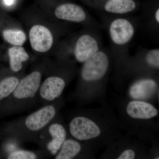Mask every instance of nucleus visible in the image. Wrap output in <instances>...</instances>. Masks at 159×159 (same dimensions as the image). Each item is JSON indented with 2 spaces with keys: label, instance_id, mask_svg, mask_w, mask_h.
<instances>
[{
  "label": "nucleus",
  "instance_id": "nucleus-6",
  "mask_svg": "<svg viewBox=\"0 0 159 159\" xmlns=\"http://www.w3.org/2000/svg\"><path fill=\"white\" fill-rule=\"evenodd\" d=\"M29 38L32 49L41 53L48 51L53 43L51 31L44 26L39 25L33 26L30 29Z\"/></svg>",
  "mask_w": 159,
  "mask_h": 159
},
{
  "label": "nucleus",
  "instance_id": "nucleus-18",
  "mask_svg": "<svg viewBox=\"0 0 159 159\" xmlns=\"http://www.w3.org/2000/svg\"><path fill=\"white\" fill-rule=\"evenodd\" d=\"M8 159H36L38 156L35 152L30 151L16 150L12 151L7 154Z\"/></svg>",
  "mask_w": 159,
  "mask_h": 159
},
{
  "label": "nucleus",
  "instance_id": "nucleus-22",
  "mask_svg": "<svg viewBox=\"0 0 159 159\" xmlns=\"http://www.w3.org/2000/svg\"><path fill=\"white\" fill-rule=\"evenodd\" d=\"M5 4L8 6H10L13 4V0H4Z\"/></svg>",
  "mask_w": 159,
  "mask_h": 159
},
{
  "label": "nucleus",
  "instance_id": "nucleus-17",
  "mask_svg": "<svg viewBox=\"0 0 159 159\" xmlns=\"http://www.w3.org/2000/svg\"><path fill=\"white\" fill-rule=\"evenodd\" d=\"M3 36L6 42L15 46L23 45L26 40V34L21 30H5L3 32Z\"/></svg>",
  "mask_w": 159,
  "mask_h": 159
},
{
  "label": "nucleus",
  "instance_id": "nucleus-12",
  "mask_svg": "<svg viewBox=\"0 0 159 159\" xmlns=\"http://www.w3.org/2000/svg\"><path fill=\"white\" fill-rule=\"evenodd\" d=\"M157 88L156 82L153 80H141L131 87L129 94L134 99H145L153 95Z\"/></svg>",
  "mask_w": 159,
  "mask_h": 159
},
{
  "label": "nucleus",
  "instance_id": "nucleus-8",
  "mask_svg": "<svg viewBox=\"0 0 159 159\" xmlns=\"http://www.w3.org/2000/svg\"><path fill=\"white\" fill-rule=\"evenodd\" d=\"M99 51V44L96 39L89 34H84L77 40L74 55L77 61L84 63Z\"/></svg>",
  "mask_w": 159,
  "mask_h": 159
},
{
  "label": "nucleus",
  "instance_id": "nucleus-10",
  "mask_svg": "<svg viewBox=\"0 0 159 159\" xmlns=\"http://www.w3.org/2000/svg\"><path fill=\"white\" fill-rule=\"evenodd\" d=\"M126 112L134 119H147L156 116L158 111L153 105L141 101H132L128 103Z\"/></svg>",
  "mask_w": 159,
  "mask_h": 159
},
{
  "label": "nucleus",
  "instance_id": "nucleus-14",
  "mask_svg": "<svg viewBox=\"0 0 159 159\" xmlns=\"http://www.w3.org/2000/svg\"><path fill=\"white\" fill-rule=\"evenodd\" d=\"M136 6L133 0H109L104 8L110 13L122 14L133 11Z\"/></svg>",
  "mask_w": 159,
  "mask_h": 159
},
{
  "label": "nucleus",
  "instance_id": "nucleus-4",
  "mask_svg": "<svg viewBox=\"0 0 159 159\" xmlns=\"http://www.w3.org/2000/svg\"><path fill=\"white\" fill-rule=\"evenodd\" d=\"M70 131L72 136L80 141H85L99 136L101 130L91 119L84 117H75L70 122Z\"/></svg>",
  "mask_w": 159,
  "mask_h": 159
},
{
  "label": "nucleus",
  "instance_id": "nucleus-15",
  "mask_svg": "<svg viewBox=\"0 0 159 159\" xmlns=\"http://www.w3.org/2000/svg\"><path fill=\"white\" fill-rule=\"evenodd\" d=\"M79 142L73 139L66 140L55 157V159H71L77 156L81 150Z\"/></svg>",
  "mask_w": 159,
  "mask_h": 159
},
{
  "label": "nucleus",
  "instance_id": "nucleus-1",
  "mask_svg": "<svg viewBox=\"0 0 159 159\" xmlns=\"http://www.w3.org/2000/svg\"><path fill=\"white\" fill-rule=\"evenodd\" d=\"M84 63L81 72L83 79L94 81L104 77L108 70L109 61L104 52L99 51Z\"/></svg>",
  "mask_w": 159,
  "mask_h": 159
},
{
  "label": "nucleus",
  "instance_id": "nucleus-16",
  "mask_svg": "<svg viewBox=\"0 0 159 159\" xmlns=\"http://www.w3.org/2000/svg\"><path fill=\"white\" fill-rule=\"evenodd\" d=\"M19 82V80L15 77H7L0 80V102L10 97Z\"/></svg>",
  "mask_w": 159,
  "mask_h": 159
},
{
  "label": "nucleus",
  "instance_id": "nucleus-5",
  "mask_svg": "<svg viewBox=\"0 0 159 159\" xmlns=\"http://www.w3.org/2000/svg\"><path fill=\"white\" fill-rule=\"evenodd\" d=\"M111 39L117 45L123 46L129 42L134 34L132 24L125 18L114 20L109 27Z\"/></svg>",
  "mask_w": 159,
  "mask_h": 159
},
{
  "label": "nucleus",
  "instance_id": "nucleus-19",
  "mask_svg": "<svg viewBox=\"0 0 159 159\" xmlns=\"http://www.w3.org/2000/svg\"><path fill=\"white\" fill-rule=\"evenodd\" d=\"M146 62L151 66L155 68L159 67V50L153 49L148 51L145 57Z\"/></svg>",
  "mask_w": 159,
  "mask_h": 159
},
{
  "label": "nucleus",
  "instance_id": "nucleus-2",
  "mask_svg": "<svg viewBox=\"0 0 159 159\" xmlns=\"http://www.w3.org/2000/svg\"><path fill=\"white\" fill-rule=\"evenodd\" d=\"M56 113L54 105L45 106L26 117L24 121V127L30 132H39L50 125Z\"/></svg>",
  "mask_w": 159,
  "mask_h": 159
},
{
  "label": "nucleus",
  "instance_id": "nucleus-3",
  "mask_svg": "<svg viewBox=\"0 0 159 159\" xmlns=\"http://www.w3.org/2000/svg\"><path fill=\"white\" fill-rule=\"evenodd\" d=\"M41 80L40 72L37 71L32 72L19 80L16 88L10 96L18 101L32 99L39 90Z\"/></svg>",
  "mask_w": 159,
  "mask_h": 159
},
{
  "label": "nucleus",
  "instance_id": "nucleus-20",
  "mask_svg": "<svg viewBox=\"0 0 159 159\" xmlns=\"http://www.w3.org/2000/svg\"><path fill=\"white\" fill-rule=\"evenodd\" d=\"M135 157V153L132 149L124 151L118 158V159H134Z\"/></svg>",
  "mask_w": 159,
  "mask_h": 159
},
{
  "label": "nucleus",
  "instance_id": "nucleus-9",
  "mask_svg": "<svg viewBox=\"0 0 159 159\" xmlns=\"http://www.w3.org/2000/svg\"><path fill=\"white\" fill-rule=\"evenodd\" d=\"M54 13L59 19L74 22H81L86 18V14L84 9L80 6L72 3H66L57 6Z\"/></svg>",
  "mask_w": 159,
  "mask_h": 159
},
{
  "label": "nucleus",
  "instance_id": "nucleus-11",
  "mask_svg": "<svg viewBox=\"0 0 159 159\" xmlns=\"http://www.w3.org/2000/svg\"><path fill=\"white\" fill-rule=\"evenodd\" d=\"M48 132L51 139L47 144V150L52 155H56L66 140V131L61 124L54 123L49 125Z\"/></svg>",
  "mask_w": 159,
  "mask_h": 159
},
{
  "label": "nucleus",
  "instance_id": "nucleus-13",
  "mask_svg": "<svg viewBox=\"0 0 159 159\" xmlns=\"http://www.w3.org/2000/svg\"><path fill=\"white\" fill-rule=\"evenodd\" d=\"M10 66L11 70L17 72L22 68L23 62L29 60V54L22 47L15 46L8 50Z\"/></svg>",
  "mask_w": 159,
  "mask_h": 159
},
{
  "label": "nucleus",
  "instance_id": "nucleus-7",
  "mask_svg": "<svg viewBox=\"0 0 159 159\" xmlns=\"http://www.w3.org/2000/svg\"><path fill=\"white\" fill-rule=\"evenodd\" d=\"M65 87L64 80L57 76H51L41 84L39 93L43 100L51 102L61 95Z\"/></svg>",
  "mask_w": 159,
  "mask_h": 159
},
{
  "label": "nucleus",
  "instance_id": "nucleus-21",
  "mask_svg": "<svg viewBox=\"0 0 159 159\" xmlns=\"http://www.w3.org/2000/svg\"><path fill=\"white\" fill-rule=\"evenodd\" d=\"M155 19L158 23H159V9H157L156 11Z\"/></svg>",
  "mask_w": 159,
  "mask_h": 159
}]
</instances>
